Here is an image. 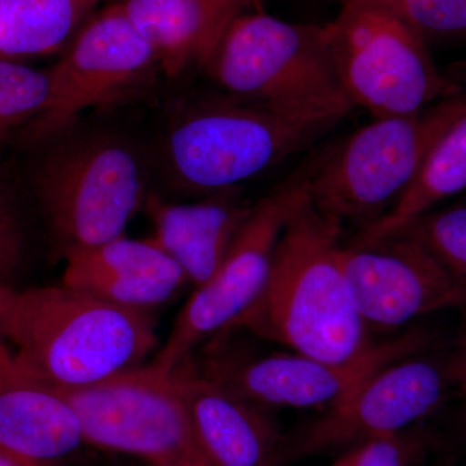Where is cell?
Returning <instances> with one entry per match:
<instances>
[{
  "label": "cell",
  "mask_w": 466,
  "mask_h": 466,
  "mask_svg": "<svg viewBox=\"0 0 466 466\" xmlns=\"http://www.w3.org/2000/svg\"><path fill=\"white\" fill-rule=\"evenodd\" d=\"M7 341L17 373L76 390L146 366L157 321L60 283L17 290Z\"/></svg>",
  "instance_id": "7a4b0ae2"
},
{
  "label": "cell",
  "mask_w": 466,
  "mask_h": 466,
  "mask_svg": "<svg viewBox=\"0 0 466 466\" xmlns=\"http://www.w3.org/2000/svg\"><path fill=\"white\" fill-rule=\"evenodd\" d=\"M464 86L410 115L373 118L346 137L305 173L312 207L341 225L361 229L400 201L435 144L466 113Z\"/></svg>",
  "instance_id": "5b68a950"
},
{
  "label": "cell",
  "mask_w": 466,
  "mask_h": 466,
  "mask_svg": "<svg viewBox=\"0 0 466 466\" xmlns=\"http://www.w3.org/2000/svg\"><path fill=\"white\" fill-rule=\"evenodd\" d=\"M441 444L449 443L453 450L466 455V400L451 416L447 434H441Z\"/></svg>",
  "instance_id": "4316f807"
},
{
  "label": "cell",
  "mask_w": 466,
  "mask_h": 466,
  "mask_svg": "<svg viewBox=\"0 0 466 466\" xmlns=\"http://www.w3.org/2000/svg\"><path fill=\"white\" fill-rule=\"evenodd\" d=\"M325 26L346 99L373 118L419 112L464 86L388 0H341Z\"/></svg>",
  "instance_id": "8992f818"
},
{
  "label": "cell",
  "mask_w": 466,
  "mask_h": 466,
  "mask_svg": "<svg viewBox=\"0 0 466 466\" xmlns=\"http://www.w3.org/2000/svg\"><path fill=\"white\" fill-rule=\"evenodd\" d=\"M350 112L274 109L229 95L200 101L168 128V179L193 195L240 188L323 140Z\"/></svg>",
  "instance_id": "3957f363"
},
{
  "label": "cell",
  "mask_w": 466,
  "mask_h": 466,
  "mask_svg": "<svg viewBox=\"0 0 466 466\" xmlns=\"http://www.w3.org/2000/svg\"><path fill=\"white\" fill-rule=\"evenodd\" d=\"M50 95L47 70L0 57V139L18 134L41 115Z\"/></svg>",
  "instance_id": "44dd1931"
},
{
  "label": "cell",
  "mask_w": 466,
  "mask_h": 466,
  "mask_svg": "<svg viewBox=\"0 0 466 466\" xmlns=\"http://www.w3.org/2000/svg\"><path fill=\"white\" fill-rule=\"evenodd\" d=\"M87 446L75 408L60 389L0 372V449L42 466L61 464Z\"/></svg>",
  "instance_id": "e0dca14e"
},
{
  "label": "cell",
  "mask_w": 466,
  "mask_h": 466,
  "mask_svg": "<svg viewBox=\"0 0 466 466\" xmlns=\"http://www.w3.org/2000/svg\"><path fill=\"white\" fill-rule=\"evenodd\" d=\"M452 400L446 351L437 348L400 359L367 380L348 400L285 434L278 466L346 452L424 424Z\"/></svg>",
  "instance_id": "8fae6325"
},
{
  "label": "cell",
  "mask_w": 466,
  "mask_h": 466,
  "mask_svg": "<svg viewBox=\"0 0 466 466\" xmlns=\"http://www.w3.org/2000/svg\"><path fill=\"white\" fill-rule=\"evenodd\" d=\"M205 452L216 466H278L285 434L271 410L193 372L170 373Z\"/></svg>",
  "instance_id": "5bb4252c"
},
{
  "label": "cell",
  "mask_w": 466,
  "mask_h": 466,
  "mask_svg": "<svg viewBox=\"0 0 466 466\" xmlns=\"http://www.w3.org/2000/svg\"><path fill=\"white\" fill-rule=\"evenodd\" d=\"M61 284L121 308L153 312L188 284L179 266L152 238L126 236L88 249L72 251Z\"/></svg>",
  "instance_id": "9a60e30c"
},
{
  "label": "cell",
  "mask_w": 466,
  "mask_h": 466,
  "mask_svg": "<svg viewBox=\"0 0 466 466\" xmlns=\"http://www.w3.org/2000/svg\"><path fill=\"white\" fill-rule=\"evenodd\" d=\"M465 456V459H466V455ZM456 466H466V461L464 462V464H460V465H456Z\"/></svg>",
  "instance_id": "836d02e7"
},
{
  "label": "cell",
  "mask_w": 466,
  "mask_h": 466,
  "mask_svg": "<svg viewBox=\"0 0 466 466\" xmlns=\"http://www.w3.org/2000/svg\"><path fill=\"white\" fill-rule=\"evenodd\" d=\"M429 46L466 45V0H388Z\"/></svg>",
  "instance_id": "cb8c5ba5"
},
{
  "label": "cell",
  "mask_w": 466,
  "mask_h": 466,
  "mask_svg": "<svg viewBox=\"0 0 466 466\" xmlns=\"http://www.w3.org/2000/svg\"><path fill=\"white\" fill-rule=\"evenodd\" d=\"M9 360H11V351L5 345V342H0V372L8 366Z\"/></svg>",
  "instance_id": "4dcf8cb0"
},
{
  "label": "cell",
  "mask_w": 466,
  "mask_h": 466,
  "mask_svg": "<svg viewBox=\"0 0 466 466\" xmlns=\"http://www.w3.org/2000/svg\"><path fill=\"white\" fill-rule=\"evenodd\" d=\"M248 3H249V5H253L254 2H257V0H247Z\"/></svg>",
  "instance_id": "d6a6232c"
},
{
  "label": "cell",
  "mask_w": 466,
  "mask_h": 466,
  "mask_svg": "<svg viewBox=\"0 0 466 466\" xmlns=\"http://www.w3.org/2000/svg\"><path fill=\"white\" fill-rule=\"evenodd\" d=\"M308 200L302 171L254 204L216 274L195 288L184 303L150 367L170 375L198 348L229 329L253 306L268 280L284 226Z\"/></svg>",
  "instance_id": "7c38bea8"
},
{
  "label": "cell",
  "mask_w": 466,
  "mask_h": 466,
  "mask_svg": "<svg viewBox=\"0 0 466 466\" xmlns=\"http://www.w3.org/2000/svg\"><path fill=\"white\" fill-rule=\"evenodd\" d=\"M17 290L11 284L0 281V342H7L9 321Z\"/></svg>",
  "instance_id": "83f0119b"
},
{
  "label": "cell",
  "mask_w": 466,
  "mask_h": 466,
  "mask_svg": "<svg viewBox=\"0 0 466 466\" xmlns=\"http://www.w3.org/2000/svg\"><path fill=\"white\" fill-rule=\"evenodd\" d=\"M157 55L126 15L121 0L95 12L47 69L50 95L41 115L18 133L38 148L75 127L86 110L134 97L152 82Z\"/></svg>",
  "instance_id": "9c48e42d"
},
{
  "label": "cell",
  "mask_w": 466,
  "mask_h": 466,
  "mask_svg": "<svg viewBox=\"0 0 466 466\" xmlns=\"http://www.w3.org/2000/svg\"><path fill=\"white\" fill-rule=\"evenodd\" d=\"M0 466H42L29 460L20 458L15 453L0 449Z\"/></svg>",
  "instance_id": "f1b7e54d"
},
{
  "label": "cell",
  "mask_w": 466,
  "mask_h": 466,
  "mask_svg": "<svg viewBox=\"0 0 466 466\" xmlns=\"http://www.w3.org/2000/svg\"><path fill=\"white\" fill-rule=\"evenodd\" d=\"M462 72H464V73H465V75H466V69H465V70H462Z\"/></svg>",
  "instance_id": "e575fe53"
},
{
  "label": "cell",
  "mask_w": 466,
  "mask_h": 466,
  "mask_svg": "<svg viewBox=\"0 0 466 466\" xmlns=\"http://www.w3.org/2000/svg\"><path fill=\"white\" fill-rule=\"evenodd\" d=\"M104 0H0V57L66 50Z\"/></svg>",
  "instance_id": "d6986e66"
},
{
  "label": "cell",
  "mask_w": 466,
  "mask_h": 466,
  "mask_svg": "<svg viewBox=\"0 0 466 466\" xmlns=\"http://www.w3.org/2000/svg\"><path fill=\"white\" fill-rule=\"evenodd\" d=\"M115 466H128V465H115ZM131 466H147L142 464V462H139V465H131Z\"/></svg>",
  "instance_id": "1f68e13d"
},
{
  "label": "cell",
  "mask_w": 466,
  "mask_h": 466,
  "mask_svg": "<svg viewBox=\"0 0 466 466\" xmlns=\"http://www.w3.org/2000/svg\"><path fill=\"white\" fill-rule=\"evenodd\" d=\"M466 191V113L435 144L415 180L388 214L361 229L354 242L377 240L400 231L447 198Z\"/></svg>",
  "instance_id": "ffe728a7"
},
{
  "label": "cell",
  "mask_w": 466,
  "mask_h": 466,
  "mask_svg": "<svg viewBox=\"0 0 466 466\" xmlns=\"http://www.w3.org/2000/svg\"><path fill=\"white\" fill-rule=\"evenodd\" d=\"M25 257V236L16 204L0 184V281L11 284Z\"/></svg>",
  "instance_id": "d4e9b609"
},
{
  "label": "cell",
  "mask_w": 466,
  "mask_h": 466,
  "mask_svg": "<svg viewBox=\"0 0 466 466\" xmlns=\"http://www.w3.org/2000/svg\"><path fill=\"white\" fill-rule=\"evenodd\" d=\"M446 354L455 398L466 400V324L458 339L453 343L452 348L447 350Z\"/></svg>",
  "instance_id": "484cf974"
},
{
  "label": "cell",
  "mask_w": 466,
  "mask_h": 466,
  "mask_svg": "<svg viewBox=\"0 0 466 466\" xmlns=\"http://www.w3.org/2000/svg\"><path fill=\"white\" fill-rule=\"evenodd\" d=\"M400 231L424 244L466 287V204L434 208Z\"/></svg>",
  "instance_id": "7402d4cb"
},
{
  "label": "cell",
  "mask_w": 466,
  "mask_h": 466,
  "mask_svg": "<svg viewBox=\"0 0 466 466\" xmlns=\"http://www.w3.org/2000/svg\"><path fill=\"white\" fill-rule=\"evenodd\" d=\"M440 447L441 434L424 422L351 450L355 466H425L431 451Z\"/></svg>",
  "instance_id": "603a6c76"
},
{
  "label": "cell",
  "mask_w": 466,
  "mask_h": 466,
  "mask_svg": "<svg viewBox=\"0 0 466 466\" xmlns=\"http://www.w3.org/2000/svg\"><path fill=\"white\" fill-rule=\"evenodd\" d=\"M350 293L368 329H392L422 317L466 308V287L406 231L343 247Z\"/></svg>",
  "instance_id": "4fadbf2b"
},
{
  "label": "cell",
  "mask_w": 466,
  "mask_h": 466,
  "mask_svg": "<svg viewBox=\"0 0 466 466\" xmlns=\"http://www.w3.org/2000/svg\"><path fill=\"white\" fill-rule=\"evenodd\" d=\"M36 149L32 188L61 258L125 236L149 195L142 158L130 143L72 127Z\"/></svg>",
  "instance_id": "277c9868"
},
{
  "label": "cell",
  "mask_w": 466,
  "mask_h": 466,
  "mask_svg": "<svg viewBox=\"0 0 466 466\" xmlns=\"http://www.w3.org/2000/svg\"><path fill=\"white\" fill-rule=\"evenodd\" d=\"M157 55L159 66L177 76L204 67L229 23L247 11V0H121Z\"/></svg>",
  "instance_id": "ac0fdd59"
},
{
  "label": "cell",
  "mask_w": 466,
  "mask_h": 466,
  "mask_svg": "<svg viewBox=\"0 0 466 466\" xmlns=\"http://www.w3.org/2000/svg\"><path fill=\"white\" fill-rule=\"evenodd\" d=\"M330 466H355L354 452H352V450L346 451V452H343Z\"/></svg>",
  "instance_id": "f546056e"
},
{
  "label": "cell",
  "mask_w": 466,
  "mask_h": 466,
  "mask_svg": "<svg viewBox=\"0 0 466 466\" xmlns=\"http://www.w3.org/2000/svg\"><path fill=\"white\" fill-rule=\"evenodd\" d=\"M253 207L241 198L240 188H229L186 204L149 192L144 211L153 227L150 238L195 289L216 274Z\"/></svg>",
  "instance_id": "2e32d148"
},
{
  "label": "cell",
  "mask_w": 466,
  "mask_h": 466,
  "mask_svg": "<svg viewBox=\"0 0 466 466\" xmlns=\"http://www.w3.org/2000/svg\"><path fill=\"white\" fill-rule=\"evenodd\" d=\"M226 95L281 110L345 108L327 26L242 12L204 66Z\"/></svg>",
  "instance_id": "52a82bcc"
},
{
  "label": "cell",
  "mask_w": 466,
  "mask_h": 466,
  "mask_svg": "<svg viewBox=\"0 0 466 466\" xmlns=\"http://www.w3.org/2000/svg\"><path fill=\"white\" fill-rule=\"evenodd\" d=\"M433 349H437L433 334L413 329L376 343L358 360L337 364L293 351L254 354L228 346L223 337L216 336L202 345L198 359L189 357L183 363L267 410H325L348 400L382 368Z\"/></svg>",
  "instance_id": "ba28073f"
},
{
  "label": "cell",
  "mask_w": 466,
  "mask_h": 466,
  "mask_svg": "<svg viewBox=\"0 0 466 466\" xmlns=\"http://www.w3.org/2000/svg\"><path fill=\"white\" fill-rule=\"evenodd\" d=\"M342 227L309 200L297 208L276 244L265 289L227 330L329 363H351L368 354L376 343L343 271Z\"/></svg>",
  "instance_id": "6da1fadb"
},
{
  "label": "cell",
  "mask_w": 466,
  "mask_h": 466,
  "mask_svg": "<svg viewBox=\"0 0 466 466\" xmlns=\"http://www.w3.org/2000/svg\"><path fill=\"white\" fill-rule=\"evenodd\" d=\"M86 444L147 466H216L171 375L137 368L90 388L63 390Z\"/></svg>",
  "instance_id": "30bf717a"
}]
</instances>
